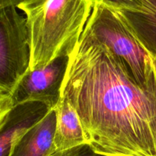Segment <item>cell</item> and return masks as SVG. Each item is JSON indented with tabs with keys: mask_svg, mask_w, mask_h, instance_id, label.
<instances>
[{
	"mask_svg": "<svg viewBox=\"0 0 156 156\" xmlns=\"http://www.w3.org/2000/svg\"><path fill=\"white\" fill-rule=\"evenodd\" d=\"M56 126L54 136L56 151H62L87 143L80 119L75 108L61 98L55 107Z\"/></svg>",
	"mask_w": 156,
	"mask_h": 156,
	"instance_id": "cell-8",
	"label": "cell"
},
{
	"mask_svg": "<svg viewBox=\"0 0 156 156\" xmlns=\"http://www.w3.org/2000/svg\"><path fill=\"white\" fill-rule=\"evenodd\" d=\"M12 108L11 94L0 89V123Z\"/></svg>",
	"mask_w": 156,
	"mask_h": 156,
	"instance_id": "cell-12",
	"label": "cell"
},
{
	"mask_svg": "<svg viewBox=\"0 0 156 156\" xmlns=\"http://www.w3.org/2000/svg\"><path fill=\"white\" fill-rule=\"evenodd\" d=\"M61 98L77 112L87 143L108 156H156V82L136 85L104 44L82 33Z\"/></svg>",
	"mask_w": 156,
	"mask_h": 156,
	"instance_id": "cell-1",
	"label": "cell"
},
{
	"mask_svg": "<svg viewBox=\"0 0 156 156\" xmlns=\"http://www.w3.org/2000/svg\"><path fill=\"white\" fill-rule=\"evenodd\" d=\"M93 5H103L117 12L147 13L144 0H91Z\"/></svg>",
	"mask_w": 156,
	"mask_h": 156,
	"instance_id": "cell-10",
	"label": "cell"
},
{
	"mask_svg": "<svg viewBox=\"0 0 156 156\" xmlns=\"http://www.w3.org/2000/svg\"><path fill=\"white\" fill-rule=\"evenodd\" d=\"M147 13L120 12L146 50L156 56V0H144Z\"/></svg>",
	"mask_w": 156,
	"mask_h": 156,
	"instance_id": "cell-9",
	"label": "cell"
},
{
	"mask_svg": "<svg viewBox=\"0 0 156 156\" xmlns=\"http://www.w3.org/2000/svg\"><path fill=\"white\" fill-rule=\"evenodd\" d=\"M30 48L26 18L14 6L0 10V89L11 94L29 69Z\"/></svg>",
	"mask_w": 156,
	"mask_h": 156,
	"instance_id": "cell-4",
	"label": "cell"
},
{
	"mask_svg": "<svg viewBox=\"0 0 156 156\" xmlns=\"http://www.w3.org/2000/svg\"><path fill=\"white\" fill-rule=\"evenodd\" d=\"M27 0H0V10L5 8L11 7H18L19 5L25 2Z\"/></svg>",
	"mask_w": 156,
	"mask_h": 156,
	"instance_id": "cell-13",
	"label": "cell"
},
{
	"mask_svg": "<svg viewBox=\"0 0 156 156\" xmlns=\"http://www.w3.org/2000/svg\"><path fill=\"white\" fill-rule=\"evenodd\" d=\"M50 156H108L96 152L88 143L62 151H56Z\"/></svg>",
	"mask_w": 156,
	"mask_h": 156,
	"instance_id": "cell-11",
	"label": "cell"
},
{
	"mask_svg": "<svg viewBox=\"0 0 156 156\" xmlns=\"http://www.w3.org/2000/svg\"><path fill=\"white\" fill-rule=\"evenodd\" d=\"M91 0H27L18 9L25 14L30 48L29 69L70 56L93 9Z\"/></svg>",
	"mask_w": 156,
	"mask_h": 156,
	"instance_id": "cell-2",
	"label": "cell"
},
{
	"mask_svg": "<svg viewBox=\"0 0 156 156\" xmlns=\"http://www.w3.org/2000/svg\"><path fill=\"white\" fill-rule=\"evenodd\" d=\"M69 56H60L47 66L27 70L11 93L12 107L27 101H40L55 108L68 69Z\"/></svg>",
	"mask_w": 156,
	"mask_h": 156,
	"instance_id": "cell-5",
	"label": "cell"
},
{
	"mask_svg": "<svg viewBox=\"0 0 156 156\" xmlns=\"http://www.w3.org/2000/svg\"><path fill=\"white\" fill-rule=\"evenodd\" d=\"M50 110L48 105L40 101H27L12 107L0 123V156H10L15 141Z\"/></svg>",
	"mask_w": 156,
	"mask_h": 156,
	"instance_id": "cell-6",
	"label": "cell"
},
{
	"mask_svg": "<svg viewBox=\"0 0 156 156\" xmlns=\"http://www.w3.org/2000/svg\"><path fill=\"white\" fill-rule=\"evenodd\" d=\"M154 62H155V63L156 65V56H154Z\"/></svg>",
	"mask_w": 156,
	"mask_h": 156,
	"instance_id": "cell-14",
	"label": "cell"
},
{
	"mask_svg": "<svg viewBox=\"0 0 156 156\" xmlns=\"http://www.w3.org/2000/svg\"><path fill=\"white\" fill-rule=\"evenodd\" d=\"M56 112L51 109L14 143L10 156H50L56 152L54 136Z\"/></svg>",
	"mask_w": 156,
	"mask_h": 156,
	"instance_id": "cell-7",
	"label": "cell"
},
{
	"mask_svg": "<svg viewBox=\"0 0 156 156\" xmlns=\"http://www.w3.org/2000/svg\"><path fill=\"white\" fill-rule=\"evenodd\" d=\"M84 34L104 44L123 64L132 80L143 89L156 82L154 56L120 14L103 5L93 6Z\"/></svg>",
	"mask_w": 156,
	"mask_h": 156,
	"instance_id": "cell-3",
	"label": "cell"
}]
</instances>
